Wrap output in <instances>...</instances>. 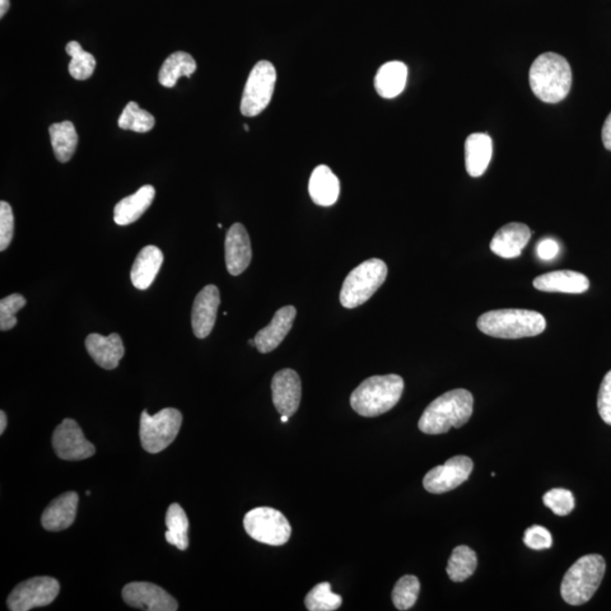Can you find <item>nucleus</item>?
<instances>
[{
    "mask_svg": "<svg viewBox=\"0 0 611 611\" xmlns=\"http://www.w3.org/2000/svg\"><path fill=\"white\" fill-rule=\"evenodd\" d=\"M474 412V396L469 391L456 389L438 396L424 410L418 427L427 435H440L451 428H461Z\"/></svg>",
    "mask_w": 611,
    "mask_h": 611,
    "instance_id": "1",
    "label": "nucleus"
},
{
    "mask_svg": "<svg viewBox=\"0 0 611 611\" xmlns=\"http://www.w3.org/2000/svg\"><path fill=\"white\" fill-rule=\"evenodd\" d=\"M529 76L531 90L545 104H558L571 91L572 69L561 55H540L531 66Z\"/></svg>",
    "mask_w": 611,
    "mask_h": 611,
    "instance_id": "2",
    "label": "nucleus"
},
{
    "mask_svg": "<svg viewBox=\"0 0 611 611\" xmlns=\"http://www.w3.org/2000/svg\"><path fill=\"white\" fill-rule=\"evenodd\" d=\"M404 390V381L399 375L372 376L353 391L350 404L362 417H379L398 404Z\"/></svg>",
    "mask_w": 611,
    "mask_h": 611,
    "instance_id": "3",
    "label": "nucleus"
},
{
    "mask_svg": "<svg viewBox=\"0 0 611 611\" xmlns=\"http://www.w3.org/2000/svg\"><path fill=\"white\" fill-rule=\"evenodd\" d=\"M477 326L484 334L498 339L536 337L545 330L544 315L526 310H499L484 312Z\"/></svg>",
    "mask_w": 611,
    "mask_h": 611,
    "instance_id": "4",
    "label": "nucleus"
},
{
    "mask_svg": "<svg viewBox=\"0 0 611 611\" xmlns=\"http://www.w3.org/2000/svg\"><path fill=\"white\" fill-rule=\"evenodd\" d=\"M605 572L606 562L600 555L591 554L577 559L564 576L563 599L571 606L585 605L598 590Z\"/></svg>",
    "mask_w": 611,
    "mask_h": 611,
    "instance_id": "5",
    "label": "nucleus"
},
{
    "mask_svg": "<svg viewBox=\"0 0 611 611\" xmlns=\"http://www.w3.org/2000/svg\"><path fill=\"white\" fill-rule=\"evenodd\" d=\"M386 264L379 259L365 260L348 274L340 292V302L344 308H357L370 300L387 278Z\"/></svg>",
    "mask_w": 611,
    "mask_h": 611,
    "instance_id": "6",
    "label": "nucleus"
},
{
    "mask_svg": "<svg viewBox=\"0 0 611 611\" xmlns=\"http://www.w3.org/2000/svg\"><path fill=\"white\" fill-rule=\"evenodd\" d=\"M183 423V414L175 408L162 409L156 414L147 410L139 421V440L143 449L151 454L160 453L176 440Z\"/></svg>",
    "mask_w": 611,
    "mask_h": 611,
    "instance_id": "7",
    "label": "nucleus"
},
{
    "mask_svg": "<svg viewBox=\"0 0 611 611\" xmlns=\"http://www.w3.org/2000/svg\"><path fill=\"white\" fill-rule=\"evenodd\" d=\"M244 528L250 538L269 545H282L291 536L287 517L272 507H256L247 513Z\"/></svg>",
    "mask_w": 611,
    "mask_h": 611,
    "instance_id": "8",
    "label": "nucleus"
},
{
    "mask_svg": "<svg viewBox=\"0 0 611 611\" xmlns=\"http://www.w3.org/2000/svg\"><path fill=\"white\" fill-rule=\"evenodd\" d=\"M277 71L272 63L260 60L251 69L249 79L242 93L240 105L241 114L245 117H255L262 113L272 100Z\"/></svg>",
    "mask_w": 611,
    "mask_h": 611,
    "instance_id": "9",
    "label": "nucleus"
},
{
    "mask_svg": "<svg viewBox=\"0 0 611 611\" xmlns=\"http://www.w3.org/2000/svg\"><path fill=\"white\" fill-rule=\"evenodd\" d=\"M60 586L49 576L30 578L14 587L7 598V607L12 611H27L46 607L57 598Z\"/></svg>",
    "mask_w": 611,
    "mask_h": 611,
    "instance_id": "10",
    "label": "nucleus"
},
{
    "mask_svg": "<svg viewBox=\"0 0 611 611\" xmlns=\"http://www.w3.org/2000/svg\"><path fill=\"white\" fill-rule=\"evenodd\" d=\"M474 462L468 456L458 455L438 465L424 475L423 487L432 494H444L453 491L469 479L473 473Z\"/></svg>",
    "mask_w": 611,
    "mask_h": 611,
    "instance_id": "11",
    "label": "nucleus"
},
{
    "mask_svg": "<svg viewBox=\"0 0 611 611\" xmlns=\"http://www.w3.org/2000/svg\"><path fill=\"white\" fill-rule=\"evenodd\" d=\"M53 447L56 455L65 461L87 460L96 454V446L87 440L78 423L69 418L55 429Z\"/></svg>",
    "mask_w": 611,
    "mask_h": 611,
    "instance_id": "12",
    "label": "nucleus"
},
{
    "mask_svg": "<svg viewBox=\"0 0 611 611\" xmlns=\"http://www.w3.org/2000/svg\"><path fill=\"white\" fill-rule=\"evenodd\" d=\"M123 598L130 607L148 611H176L178 603L162 587L148 582H132L123 589Z\"/></svg>",
    "mask_w": 611,
    "mask_h": 611,
    "instance_id": "13",
    "label": "nucleus"
},
{
    "mask_svg": "<svg viewBox=\"0 0 611 611\" xmlns=\"http://www.w3.org/2000/svg\"><path fill=\"white\" fill-rule=\"evenodd\" d=\"M272 399L275 409L281 416L291 417L298 412L301 401V380L298 372L282 370L272 380Z\"/></svg>",
    "mask_w": 611,
    "mask_h": 611,
    "instance_id": "14",
    "label": "nucleus"
},
{
    "mask_svg": "<svg viewBox=\"0 0 611 611\" xmlns=\"http://www.w3.org/2000/svg\"><path fill=\"white\" fill-rule=\"evenodd\" d=\"M220 302V291L213 284L204 287L196 296L191 311V326L196 338L205 339L211 334Z\"/></svg>",
    "mask_w": 611,
    "mask_h": 611,
    "instance_id": "15",
    "label": "nucleus"
},
{
    "mask_svg": "<svg viewBox=\"0 0 611 611\" xmlns=\"http://www.w3.org/2000/svg\"><path fill=\"white\" fill-rule=\"evenodd\" d=\"M225 251L227 270L233 277L244 273L249 267L253 251L249 232L241 223H235L228 230Z\"/></svg>",
    "mask_w": 611,
    "mask_h": 611,
    "instance_id": "16",
    "label": "nucleus"
},
{
    "mask_svg": "<svg viewBox=\"0 0 611 611\" xmlns=\"http://www.w3.org/2000/svg\"><path fill=\"white\" fill-rule=\"evenodd\" d=\"M297 316L293 306H284L275 312L272 321L255 335L256 348L260 353H270L277 349L292 329Z\"/></svg>",
    "mask_w": 611,
    "mask_h": 611,
    "instance_id": "17",
    "label": "nucleus"
},
{
    "mask_svg": "<svg viewBox=\"0 0 611 611\" xmlns=\"http://www.w3.org/2000/svg\"><path fill=\"white\" fill-rule=\"evenodd\" d=\"M86 348L97 365L107 371L116 370L125 354L123 340L117 333L108 337L92 333L86 340Z\"/></svg>",
    "mask_w": 611,
    "mask_h": 611,
    "instance_id": "18",
    "label": "nucleus"
},
{
    "mask_svg": "<svg viewBox=\"0 0 611 611\" xmlns=\"http://www.w3.org/2000/svg\"><path fill=\"white\" fill-rule=\"evenodd\" d=\"M531 238L530 228L524 223L511 222L501 228L494 236L491 249L502 259H516L528 245Z\"/></svg>",
    "mask_w": 611,
    "mask_h": 611,
    "instance_id": "19",
    "label": "nucleus"
},
{
    "mask_svg": "<svg viewBox=\"0 0 611 611\" xmlns=\"http://www.w3.org/2000/svg\"><path fill=\"white\" fill-rule=\"evenodd\" d=\"M77 505L78 495L76 492L63 494L51 502L42 513V526L53 533L68 529L76 521Z\"/></svg>",
    "mask_w": 611,
    "mask_h": 611,
    "instance_id": "20",
    "label": "nucleus"
},
{
    "mask_svg": "<svg viewBox=\"0 0 611 611\" xmlns=\"http://www.w3.org/2000/svg\"><path fill=\"white\" fill-rule=\"evenodd\" d=\"M536 290L545 292L583 293L587 291L590 281L585 274L564 270L549 272L534 280Z\"/></svg>",
    "mask_w": 611,
    "mask_h": 611,
    "instance_id": "21",
    "label": "nucleus"
},
{
    "mask_svg": "<svg viewBox=\"0 0 611 611\" xmlns=\"http://www.w3.org/2000/svg\"><path fill=\"white\" fill-rule=\"evenodd\" d=\"M154 198H156V189L151 185H146L137 193L121 199L114 209L116 225L128 226L137 222L151 207Z\"/></svg>",
    "mask_w": 611,
    "mask_h": 611,
    "instance_id": "22",
    "label": "nucleus"
},
{
    "mask_svg": "<svg viewBox=\"0 0 611 611\" xmlns=\"http://www.w3.org/2000/svg\"><path fill=\"white\" fill-rule=\"evenodd\" d=\"M466 171L474 178L486 172L493 157V141L491 137L484 133L471 134L466 138L465 146Z\"/></svg>",
    "mask_w": 611,
    "mask_h": 611,
    "instance_id": "23",
    "label": "nucleus"
},
{
    "mask_svg": "<svg viewBox=\"0 0 611 611\" xmlns=\"http://www.w3.org/2000/svg\"><path fill=\"white\" fill-rule=\"evenodd\" d=\"M163 263V254L157 246H147L139 251L130 270V280L138 290H147L156 280Z\"/></svg>",
    "mask_w": 611,
    "mask_h": 611,
    "instance_id": "24",
    "label": "nucleus"
},
{
    "mask_svg": "<svg viewBox=\"0 0 611 611\" xmlns=\"http://www.w3.org/2000/svg\"><path fill=\"white\" fill-rule=\"evenodd\" d=\"M310 195L320 207H332L340 195V181L328 166H319L310 179Z\"/></svg>",
    "mask_w": 611,
    "mask_h": 611,
    "instance_id": "25",
    "label": "nucleus"
},
{
    "mask_svg": "<svg viewBox=\"0 0 611 611\" xmlns=\"http://www.w3.org/2000/svg\"><path fill=\"white\" fill-rule=\"evenodd\" d=\"M408 68L403 63L390 62L380 68L375 76L376 92L384 99H393L403 92Z\"/></svg>",
    "mask_w": 611,
    "mask_h": 611,
    "instance_id": "26",
    "label": "nucleus"
},
{
    "mask_svg": "<svg viewBox=\"0 0 611 611\" xmlns=\"http://www.w3.org/2000/svg\"><path fill=\"white\" fill-rule=\"evenodd\" d=\"M49 135L56 158L62 163L71 160L78 144V135L72 121L51 125Z\"/></svg>",
    "mask_w": 611,
    "mask_h": 611,
    "instance_id": "27",
    "label": "nucleus"
},
{
    "mask_svg": "<svg viewBox=\"0 0 611 611\" xmlns=\"http://www.w3.org/2000/svg\"><path fill=\"white\" fill-rule=\"evenodd\" d=\"M198 69L195 59L185 51H177L163 63L158 73V82L162 87H174L181 76L190 78Z\"/></svg>",
    "mask_w": 611,
    "mask_h": 611,
    "instance_id": "28",
    "label": "nucleus"
},
{
    "mask_svg": "<svg viewBox=\"0 0 611 611\" xmlns=\"http://www.w3.org/2000/svg\"><path fill=\"white\" fill-rule=\"evenodd\" d=\"M167 533L165 535L168 544L175 545L179 550L188 548V517L179 504H171L168 508L166 515Z\"/></svg>",
    "mask_w": 611,
    "mask_h": 611,
    "instance_id": "29",
    "label": "nucleus"
},
{
    "mask_svg": "<svg viewBox=\"0 0 611 611\" xmlns=\"http://www.w3.org/2000/svg\"><path fill=\"white\" fill-rule=\"evenodd\" d=\"M478 558L468 545H459L453 550L447 564L446 572L453 582H464L477 568Z\"/></svg>",
    "mask_w": 611,
    "mask_h": 611,
    "instance_id": "30",
    "label": "nucleus"
},
{
    "mask_svg": "<svg viewBox=\"0 0 611 611\" xmlns=\"http://www.w3.org/2000/svg\"><path fill=\"white\" fill-rule=\"evenodd\" d=\"M66 53L71 56L68 71L77 81H86L96 71L97 60L95 56L83 50L77 41L68 42Z\"/></svg>",
    "mask_w": 611,
    "mask_h": 611,
    "instance_id": "31",
    "label": "nucleus"
},
{
    "mask_svg": "<svg viewBox=\"0 0 611 611\" xmlns=\"http://www.w3.org/2000/svg\"><path fill=\"white\" fill-rule=\"evenodd\" d=\"M156 125V119L148 111L139 108L137 102H129L118 119L121 129L135 133H148Z\"/></svg>",
    "mask_w": 611,
    "mask_h": 611,
    "instance_id": "32",
    "label": "nucleus"
},
{
    "mask_svg": "<svg viewBox=\"0 0 611 611\" xmlns=\"http://www.w3.org/2000/svg\"><path fill=\"white\" fill-rule=\"evenodd\" d=\"M305 605L310 611H334L341 607L342 598L334 594L329 582H323L312 587L306 596Z\"/></svg>",
    "mask_w": 611,
    "mask_h": 611,
    "instance_id": "33",
    "label": "nucleus"
},
{
    "mask_svg": "<svg viewBox=\"0 0 611 611\" xmlns=\"http://www.w3.org/2000/svg\"><path fill=\"white\" fill-rule=\"evenodd\" d=\"M419 592H421V582L413 575L401 577L392 592V600L396 609L409 610L416 605Z\"/></svg>",
    "mask_w": 611,
    "mask_h": 611,
    "instance_id": "34",
    "label": "nucleus"
},
{
    "mask_svg": "<svg viewBox=\"0 0 611 611\" xmlns=\"http://www.w3.org/2000/svg\"><path fill=\"white\" fill-rule=\"evenodd\" d=\"M26 305L25 298L20 293L3 298L0 300V330L9 331L17 324L16 314Z\"/></svg>",
    "mask_w": 611,
    "mask_h": 611,
    "instance_id": "35",
    "label": "nucleus"
},
{
    "mask_svg": "<svg viewBox=\"0 0 611 611\" xmlns=\"http://www.w3.org/2000/svg\"><path fill=\"white\" fill-rule=\"evenodd\" d=\"M545 505L558 516H566L575 507V499L567 489L555 488L545 494Z\"/></svg>",
    "mask_w": 611,
    "mask_h": 611,
    "instance_id": "36",
    "label": "nucleus"
},
{
    "mask_svg": "<svg viewBox=\"0 0 611 611\" xmlns=\"http://www.w3.org/2000/svg\"><path fill=\"white\" fill-rule=\"evenodd\" d=\"M14 236V213L11 205L0 202V251L11 245Z\"/></svg>",
    "mask_w": 611,
    "mask_h": 611,
    "instance_id": "37",
    "label": "nucleus"
},
{
    "mask_svg": "<svg viewBox=\"0 0 611 611\" xmlns=\"http://www.w3.org/2000/svg\"><path fill=\"white\" fill-rule=\"evenodd\" d=\"M524 541L526 547L534 550L549 549L553 545L552 534L541 525H533L526 529Z\"/></svg>",
    "mask_w": 611,
    "mask_h": 611,
    "instance_id": "38",
    "label": "nucleus"
},
{
    "mask_svg": "<svg viewBox=\"0 0 611 611\" xmlns=\"http://www.w3.org/2000/svg\"><path fill=\"white\" fill-rule=\"evenodd\" d=\"M598 412L601 419L611 426V371L601 382L598 394Z\"/></svg>",
    "mask_w": 611,
    "mask_h": 611,
    "instance_id": "39",
    "label": "nucleus"
},
{
    "mask_svg": "<svg viewBox=\"0 0 611 611\" xmlns=\"http://www.w3.org/2000/svg\"><path fill=\"white\" fill-rule=\"evenodd\" d=\"M559 251V246L556 241L553 239H544L539 242L536 247V254L544 260H552L556 258Z\"/></svg>",
    "mask_w": 611,
    "mask_h": 611,
    "instance_id": "40",
    "label": "nucleus"
},
{
    "mask_svg": "<svg viewBox=\"0 0 611 611\" xmlns=\"http://www.w3.org/2000/svg\"><path fill=\"white\" fill-rule=\"evenodd\" d=\"M603 142L607 150L611 151V113L606 119L603 128Z\"/></svg>",
    "mask_w": 611,
    "mask_h": 611,
    "instance_id": "41",
    "label": "nucleus"
},
{
    "mask_svg": "<svg viewBox=\"0 0 611 611\" xmlns=\"http://www.w3.org/2000/svg\"><path fill=\"white\" fill-rule=\"evenodd\" d=\"M7 427V417L6 413H5L2 410L0 412V433H4L5 429Z\"/></svg>",
    "mask_w": 611,
    "mask_h": 611,
    "instance_id": "42",
    "label": "nucleus"
},
{
    "mask_svg": "<svg viewBox=\"0 0 611 611\" xmlns=\"http://www.w3.org/2000/svg\"><path fill=\"white\" fill-rule=\"evenodd\" d=\"M9 0H0V17H4L9 9Z\"/></svg>",
    "mask_w": 611,
    "mask_h": 611,
    "instance_id": "43",
    "label": "nucleus"
},
{
    "mask_svg": "<svg viewBox=\"0 0 611 611\" xmlns=\"http://www.w3.org/2000/svg\"><path fill=\"white\" fill-rule=\"evenodd\" d=\"M281 422L282 423H288L289 422V417L288 416H281Z\"/></svg>",
    "mask_w": 611,
    "mask_h": 611,
    "instance_id": "44",
    "label": "nucleus"
},
{
    "mask_svg": "<svg viewBox=\"0 0 611 611\" xmlns=\"http://www.w3.org/2000/svg\"><path fill=\"white\" fill-rule=\"evenodd\" d=\"M244 128L246 129V132H249V125H244Z\"/></svg>",
    "mask_w": 611,
    "mask_h": 611,
    "instance_id": "45",
    "label": "nucleus"
}]
</instances>
